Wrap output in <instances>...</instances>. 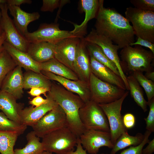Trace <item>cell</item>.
<instances>
[{
  "label": "cell",
  "instance_id": "cell-20",
  "mask_svg": "<svg viewBox=\"0 0 154 154\" xmlns=\"http://www.w3.org/2000/svg\"><path fill=\"white\" fill-rule=\"evenodd\" d=\"M3 46L17 66L27 70L41 73L40 63L35 61L27 52L18 49L6 41L4 43Z\"/></svg>",
  "mask_w": 154,
  "mask_h": 154
},
{
  "label": "cell",
  "instance_id": "cell-19",
  "mask_svg": "<svg viewBox=\"0 0 154 154\" xmlns=\"http://www.w3.org/2000/svg\"><path fill=\"white\" fill-rule=\"evenodd\" d=\"M89 54L91 73L103 81L115 85L123 90H126L124 83L120 76Z\"/></svg>",
  "mask_w": 154,
  "mask_h": 154
},
{
  "label": "cell",
  "instance_id": "cell-11",
  "mask_svg": "<svg viewBox=\"0 0 154 154\" xmlns=\"http://www.w3.org/2000/svg\"><path fill=\"white\" fill-rule=\"evenodd\" d=\"M0 9L1 15L0 25L5 34V41L18 49L27 52L30 43L20 32L9 16L6 2L0 4Z\"/></svg>",
  "mask_w": 154,
  "mask_h": 154
},
{
  "label": "cell",
  "instance_id": "cell-25",
  "mask_svg": "<svg viewBox=\"0 0 154 154\" xmlns=\"http://www.w3.org/2000/svg\"><path fill=\"white\" fill-rule=\"evenodd\" d=\"M40 65L42 70L50 72L72 80H79L74 72L54 58L40 63Z\"/></svg>",
  "mask_w": 154,
  "mask_h": 154
},
{
  "label": "cell",
  "instance_id": "cell-10",
  "mask_svg": "<svg viewBox=\"0 0 154 154\" xmlns=\"http://www.w3.org/2000/svg\"><path fill=\"white\" fill-rule=\"evenodd\" d=\"M31 127L36 135L42 138L52 131L67 127L66 115L62 108L58 105Z\"/></svg>",
  "mask_w": 154,
  "mask_h": 154
},
{
  "label": "cell",
  "instance_id": "cell-32",
  "mask_svg": "<svg viewBox=\"0 0 154 154\" xmlns=\"http://www.w3.org/2000/svg\"><path fill=\"white\" fill-rule=\"evenodd\" d=\"M17 66L13 59L5 49L0 53V89L6 76Z\"/></svg>",
  "mask_w": 154,
  "mask_h": 154
},
{
  "label": "cell",
  "instance_id": "cell-17",
  "mask_svg": "<svg viewBox=\"0 0 154 154\" xmlns=\"http://www.w3.org/2000/svg\"><path fill=\"white\" fill-rule=\"evenodd\" d=\"M48 102L40 106L26 107L23 109L20 114L21 124L27 126H32L38 121L47 113L58 104L49 96Z\"/></svg>",
  "mask_w": 154,
  "mask_h": 154
},
{
  "label": "cell",
  "instance_id": "cell-24",
  "mask_svg": "<svg viewBox=\"0 0 154 154\" xmlns=\"http://www.w3.org/2000/svg\"><path fill=\"white\" fill-rule=\"evenodd\" d=\"M80 10L85 13L84 21L80 25L74 24V29L71 31L73 33L85 31L88 22L90 20L96 18L99 7V0H80Z\"/></svg>",
  "mask_w": 154,
  "mask_h": 154
},
{
  "label": "cell",
  "instance_id": "cell-15",
  "mask_svg": "<svg viewBox=\"0 0 154 154\" xmlns=\"http://www.w3.org/2000/svg\"><path fill=\"white\" fill-rule=\"evenodd\" d=\"M41 72L49 80L58 82L68 90L77 94L84 103L90 100L88 83L79 79L72 80L44 70Z\"/></svg>",
  "mask_w": 154,
  "mask_h": 154
},
{
  "label": "cell",
  "instance_id": "cell-36",
  "mask_svg": "<svg viewBox=\"0 0 154 154\" xmlns=\"http://www.w3.org/2000/svg\"><path fill=\"white\" fill-rule=\"evenodd\" d=\"M69 1L68 0H43L40 11L42 12H52L58 7L62 8Z\"/></svg>",
  "mask_w": 154,
  "mask_h": 154
},
{
  "label": "cell",
  "instance_id": "cell-30",
  "mask_svg": "<svg viewBox=\"0 0 154 154\" xmlns=\"http://www.w3.org/2000/svg\"><path fill=\"white\" fill-rule=\"evenodd\" d=\"M126 78L132 97L144 112H146L147 110L148 102L144 98L140 85L132 75L126 76Z\"/></svg>",
  "mask_w": 154,
  "mask_h": 154
},
{
  "label": "cell",
  "instance_id": "cell-31",
  "mask_svg": "<svg viewBox=\"0 0 154 154\" xmlns=\"http://www.w3.org/2000/svg\"><path fill=\"white\" fill-rule=\"evenodd\" d=\"M18 136L16 133L0 131L1 154H15L14 147Z\"/></svg>",
  "mask_w": 154,
  "mask_h": 154
},
{
  "label": "cell",
  "instance_id": "cell-39",
  "mask_svg": "<svg viewBox=\"0 0 154 154\" xmlns=\"http://www.w3.org/2000/svg\"><path fill=\"white\" fill-rule=\"evenodd\" d=\"M122 120L123 125L127 129L133 128L135 125V118L131 113L125 114L122 116Z\"/></svg>",
  "mask_w": 154,
  "mask_h": 154
},
{
  "label": "cell",
  "instance_id": "cell-9",
  "mask_svg": "<svg viewBox=\"0 0 154 154\" xmlns=\"http://www.w3.org/2000/svg\"><path fill=\"white\" fill-rule=\"evenodd\" d=\"M128 94L129 91H126L123 95L117 100L110 103L98 104L107 118L113 144L122 134L127 131L123 123L121 111L123 102Z\"/></svg>",
  "mask_w": 154,
  "mask_h": 154
},
{
  "label": "cell",
  "instance_id": "cell-33",
  "mask_svg": "<svg viewBox=\"0 0 154 154\" xmlns=\"http://www.w3.org/2000/svg\"><path fill=\"white\" fill-rule=\"evenodd\" d=\"M27 128V126L9 119L3 112H0V131L15 132L19 135Z\"/></svg>",
  "mask_w": 154,
  "mask_h": 154
},
{
  "label": "cell",
  "instance_id": "cell-7",
  "mask_svg": "<svg viewBox=\"0 0 154 154\" xmlns=\"http://www.w3.org/2000/svg\"><path fill=\"white\" fill-rule=\"evenodd\" d=\"M88 84L90 100L98 104L110 103L117 100L123 95L126 91L101 80L92 73Z\"/></svg>",
  "mask_w": 154,
  "mask_h": 154
},
{
  "label": "cell",
  "instance_id": "cell-48",
  "mask_svg": "<svg viewBox=\"0 0 154 154\" xmlns=\"http://www.w3.org/2000/svg\"><path fill=\"white\" fill-rule=\"evenodd\" d=\"M6 2V0H0V5L1 4L5 2ZM1 11H0V21L1 18Z\"/></svg>",
  "mask_w": 154,
  "mask_h": 154
},
{
  "label": "cell",
  "instance_id": "cell-4",
  "mask_svg": "<svg viewBox=\"0 0 154 154\" xmlns=\"http://www.w3.org/2000/svg\"><path fill=\"white\" fill-rule=\"evenodd\" d=\"M78 137L68 127L52 131L42 138L44 151L56 154H66L74 151Z\"/></svg>",
  "mask_w": 154,
  "mask_h": 154
},
{
  "label": "cell",
  "instance_id": "cell-34",
  "mask_svg": "<svg viewBox=\"0 0 154 154\" xmlns=\"http://www.w3.org/2000/svg\"><path fill=\"white\" fill-rule=\"evenodd\" d=\"M132 75L144 89L147 97V102H149L154 98V82L147 78L142 72L135 71Z\"/></svg>",
  "mask_w": 154,
  "mask_h": 154
},
{
  "label": "cell",
  "instance_id": "cell-44",
  "mask_svg": "<svg viewBox=\"0 0 154 154\" xmlns=\"http://www.w3.org/2000/svg\"><path fill=\"white\" fill-rule=\"evenodd\" d=\"M76 149L74 151H72L66 154H87L86 151L84 149L80 141L79 137H78V141L76 146ZM100 154H105L101 153Z\"/></svg>",
  "mask_w": 154,
  "mask_h": 154
},
{
  "label": "cell",
  "instance_id": "cell-40",
  "mask_svg": "<svg viewBox=\"0 0 154 154\" xmlns=\"http://www.w3.org/2000/svg\"><path fill=\"white\" fill-rule=\"evenodd\" d=\"M135 45H139L147 47L149 48L150 51L154 54V43L139 37H137L136 41L131 44L129 46H132Z\"/></svg>",
  "mask_w": 154,
  "mask_h": 154
},
{
  "label": "cell",
  "instance_id": "cell-45",
  "mask_svg": "<svg viewBox=\"0 0 154 154\" xmlns=\"http://www.w3.org/2000/svg\"><path fill=\"white\" fill-rule=\"evenodd\" d=\"M148 145L142 150V154H153L154 152V139L149 141Z\"/></svg>",
  "mask_w": 154,
  "mask_h": 154
},
{
  "label": "cell",
  "instance_id": "cell-51",
  "mask_svg": "<svg viewBox=\"0 0 154 154\" xmlns=\"http://www.w3.org/2000/svg\"><path fill=\"white\" fill-rule=\"evenodd\" d=\"M42 154H43V153Z\"/></svg>",
  "mask_w": 154,
  "mask_h": 154
},
{
  "label": "cell",
  "instance_id": "cell-21",
  "mask_svg": "<svg viewBox=\"0 0 154 154\" xmlns=\"http://www.w3.org/2000/svg\"><path fill=\"white\" fill-rule=\"evenodd\" d=\"M8 10L13 17V21L20 32L24 36L29 32L27 27L31 22L38 20L40 15L38 12L29 13L22 10L20 7L8 5Z\"/></svg>",
  "mask_w": 154,
  "mask_h": 154
},
{
  "label": "cell",
  "instance_id": "cell-43",
  "mask_svg": "<svg viewBox=\"0 0 154 154\" xmlns=\"http://www.w3.org/2000/svg\"><path fill=\"white\" fill-rule=\"evenodd\" d=\"M6 3L8 5H14L20 7L23 4H31L32 3L31 0H7Z\"/></svg>",
  "mask_w": 154,
  "mask_h": 154
},
{
  "label": "cell",
  "instance_id": "cell-46",
  "mask_svg": "<svg viewBox=\"0 0 154 154\" xmlns=\"http://www.w3.org/2000/svg\"><path fill=\"white\" fill-rule=\"evenodd\" d=\"M5 35L4 31L0 36V53L4 49L3 44L5 40Z\"/></svg>",
  "mask_w": 154,
  "mask_h": 154
},
{
  "label": "cell",
  "instance_id": "cell-18",
  "mask_svg": "<svg viewBox=\"0 0 154 154\" xmlns=\"http://www.w3.org/2000/svg\"><path fill=\"white\" fill-rule=\"evenodd\" d=\"M23 86L24 76L22 68L17 66L6 76L0 90L10 94L17 100L22 97Z\"/></svg>",
  "mask_w": 154,
  "mask_h": 154
},
{
  "label": "cell",
  "instance_id": "cell-28",
  "mask_svg": "<svg viewBox=\"0 0 154 154\" xmlns=\"http://www.w3.org/2000/svg\"><path fill=\"white\" fill-rule=\"evenodd\" d=\"M27 144L22 148L14 150L15 154H42L44 148L40 138L37 136L33 131L28 133L26 136Z\"/></svg>",
  "mask_w": 154,
  "mask_h": 154
},
{
  "label": "cell",
  "instance_id": "cell-12",
  "mask_svg": "<svg viewBox=\"0 0 154 154\" xmlns=\"http://www.w3.org/2000/svg\"><path fill=\"white\" fill-rule=\"evenodd\" d=\"M86 42L97 44L99 46L109 58L116 66L120 77L125 85L128 84L126 76L123 72L120 64V59L118 54L119 49L118 46L106 37L98 33L95 29H92L89 34L83 38Z\"/></svg>",
  "mask_w": 154,
  "mask_h": 154
},
{
  "label": "cell",
  "instance_id": "cell-41",
  "mask_svg": "<svg viewBox=\"0 0 154 154\" xmlns=\"http://www.w3.org/2000/svg\"><path fill=\"white\" fill-rule=\"evenodd\" d=\"M46 98V99H44L40 96H36L29 101V103L33 106H35V107H37L40 106L48 102L49 98L47 95Z\"/></svg>",
  "mask_w": 154,
  "mask_h": 154
},
{
  "label": "cell",
  "instance_id": "cell-42",
  "mask_svg": "<svg viewBox=\"0 0 154 154\" xmlns=\"http://www.w3.org/2000/svg\"><path fill=\"white\" fill-rule=\"evenodd\" d=\"M49 91L47 89L39 87H35L31 89L28 92V93L30 95L33 96H40L41 94H43L46 97V93Z\"/></svg>",
  "mask_w": 154,
  "mask_h": 154
},
{
  "label": "cell",
  "instance_id": "cell-5",
  "mask_svg": "<svg viewBox=\"0 0 154 154\" xmlns=\"http://www.w3.org/2000/svg\"><path fill=\"white\" fill-rule=\"evenodd\" d=\"M125 13V18L132 24L135 35L154 43V11L129 7Z\"/></svg>",
  "mask_w": 154,
  "mask_h": 154
},
{
  "label": "cell",
  "instance_id": "cell-3",
  "mask_svg": "<svg viewBox=\"0 0 154 154\" xmlns=\"http://www.w3.org/2000/svg\"><path fill=\"white\" fill-rule=\"evenodd\" d=\"M120 54V64L125 74L129 75L137 71L154 70V54L140 45L127 46L122 48Z\"/></svg>",
  "mask_w": 154,
  "mask_h": 154
},
{
  "label": "cell",
  "instance_id": "cell-50",
  "mask_svg": "<svg viewBox=\"0 0 154 154\" xmlns=\"http://www.w3.org/2000/svg\"><path fill=\"white\" fill-rule=\"evenodd\" d=\"M43 154H53L52 153H50L47 151H44L43 152Z\"/></svg>",
  "mask_w": 154,
  "mask_h": 154
},
{
  "label": "cell",
  "instance_id": "cell-29",
  "mask_svg": "<svg viewBox=\"0 0 154 154\" xmlns=\"http://www.w3.org/2000/svg\"><path fill=\"white\" fill-rule=\"evenodd\" d=\"M85 42L89 54L98 62L108 67L116 74L120 76L116 65L107 56L99 46L94 43Z\"/></svg>",
  "mask_w": 154,
  "mask_h": 154
},
{
  "label": "cell",
  "instance_id": "cell-23",
  "mask_svg": "<svg viewBox=\"0 0 154 154\" xmlns=\"http://www.w3.org/2000/svg\"><path fill=\"white\" fill-rule=\"evenodd\" d=\"M16 100L10 94L0 90V110L9 119L21 123L20 114L23 108Z\"/></svg>",
  "mask_w": 154,
  "mask_h": 154
},
{
  "label": "cell",
  "instance_id": "cell-26",
  "mask_svg": "<svg viewBox=\"0 0 154 154\" xmlns=\"http://www.w3.org/2000/svg\"><path fill=\"white\" fill-rule=\"evenodd\" d=\"M23 76L24 89L39 87L50 90L52 84L50 80L41 73H38L29 70Z\"/></svg>",
  "mask_w": 154,
  "mask_h": 154
},
{
  "label": "cell",
  "instance_id": "cell-27",
  "mask_svg": "<svg viewBox=\"0 0 154 154\" xmlns=\"http://www.w3.org/2000/svg\"><path fill=\"white\" fill-rule=\"evenodd\" d=\"M144 135L138 133L135 136L129 135L127 131L122 134L114 144L110 154H116L119 151L129 146H137L143 141Z\"/></svg>",
  "mask_w": 154,
  "mask_h": 154
},
{
  "label": "cell",
  "instance_id": "cell-14",
  "mask_svg": "<svg viewBox=\"0 0 154 154\" xmlns=\"http://www.w3.org/2000/svg\"><path fill=\"white\" fill-rule=\"evenodd\" d=\"M82 38L79 36L67 38L56 44L54 58L73 71L77 48Z\"/></svg>",
  "mask_w": 154,
  "mask_h": 154
},
{
  "label": "cell",
  "instance_id": "cell-2",
  "mask_svg": "<svg viewBox=\"0 0 154 154\" xmlns=\"http://www.w3.org/2000/svg\"><path fill=\"white\" fill-rule=\"evenodd\" d=\"M49 96L63 110L66 116L67 127L77 137L85 129L80 120L79 112L84 103L78 96L60 85L52 84L48 92Z\"/></svg>",
  "mask_w": 154,
  "mask_h": 154
},
{
  "label": "cell",
  "instance_id": "cell-13",
  "mask_svg": "<svg viewBox=\"0 0 154 154\" xmlns=\"http://www.w3.org/2000/svg\"><path fill=\"white\" fill-rule=\"evenodd\" d=\"M79 138L83 148L90 154H97L102 147L112 149L114 145L110 132L85 129Z\"/></svg>",
  "mask_w": 154,
  "mask_h": 154
},
{
  "label": "cell",
  "instance_id": "cell-22",
  "mask_svg": "<svg viewBox=\"0 0 154 154\" xmlns=\"http://www.w3.org/2000/svg\"><path fill=\"white\" fill-rule=\"evenodd\" d=\"M56 46L46 42L31 43L27 52L35 61L42 63L54 58Z\"/></svg>",
  "mask_w": 154,
  "mask_h": 154
},
{
  "label": "cell",
  "instance_id": "cell-8",
  "mask_svg": "<svg viewBox=\"0 0 154 154\" xmlns=\"http://www.w3.org/2000/svg\"><path fill=\"white\" fill-rule=\"evenodd\" d=\"M81 122L85 129H92L110 132L108 122L99 105L90 100L84 103L79 112Z\"/></svg>",
  "mask_w": 154,
  "mask_h": 154
},
{
  "label": "cell",
  "instance_id": "cell-35",
  "mask_svg": "<svg viewBox=\"0 0 154 154\" xmlns=\"http://www.w3.org/2000/svg\"><path fill=\"white\" fill-rule=\"evenodd\" d=\"M151 133V132L146 130L144 134L143 139L140 144L137 146H130L119 154H142V149L145 145L149 141V138Z\"/></svg>",
  "mask_w": 154,
  "mask_h": 154
},
{
  "label": "cell",
  "instance_id": "cell-6",
  "mask_svg": "<svg viewBox=\"0 0 154 154\" xmlns=\"http://www.w3.org/2000/svg\"><path fill=\"white\" fill-rule=\"evenodd\" d=\"M85 34L83 32L73 33L61 30L59 24L55 23L42 24L37 30L33 32H28L24 36L30 43L46 42L56 44L64 39L83 36Z\"/></svg>",
  "mask_w": 154,
  "mask_h": 154
},
{
  "label": "cell",
  "instance_id": "cell-38",
  "mask_svg": "<svg viewBox=\"0 0 154 154\" xmlns=\"http://www.w3.org/2000/svg\"><path fill=\"white\" fill-rule=\"evenodd\" d=\"M130 2L137 9L154 11V0H131Z\"/></svg>",
  "mask_w": 154,
  "mask_h": 154
},
{
  "label": "cell",
  "instance_id": "cell-49",
  "mask_svg": "<svg viewBox=\"0 0 154 154\" xmlns=\"http://www.w3.org/2000/svg\"><path fill=\"white\" fill-rule=\"evenodd\" d=\"M3 32V31L0 25V36L2 35Z\"/></svg>",
  "mask_w": 154,
  "mask_h": 154
},
{
  "label": "cell",
  "instance_id": "cell-16",
  "mask_svg": "<svg viewBox=\"0 0 154 154\" xmlns=\"http://www.w3.org/2000/svg\"><path fill=\"white\" fill-rule=\"evenodd\" d=\"M82 38L78 45L73 63V71L79 79L88 83L91 73L89 56Z\"/></svg>",
  "mask_w": 154,
  "mask_h": 154
},
{
  "label": "cell",
  "instance_id": "cell-1",
  "mask_svg": "<svg viewBox=\"0 0 154 154\" xmlns=\"http://www.w3.org/2000/svg\"><path fill=\"white\" fill-rule=\"evenodd\" d=\"M104 1L99 0L95 30L123 48L135 42V32L130 23L114 9L105 8Z\"/></svg>",
  "mask_w": 154,
  "mask_h": 154
},
{
  "label": "cell",
  "instance_id": "cell-47",
  "mask_svg": "<svg viewBox=\"0 0 154 154\" xmlns=\"http://www.w3.org/2000/svg\"><path fill=\"white\" fill-rule=\"evenodd\" d=\"M144 76L148 79L154 81V70L146 72Z\"/></svg>",
  "mask_w": 154,
  "mask_h": 154
},
{
  "label": "cell",
  "instance_id": "cell-37",
  "mask_svg": "<svg viewBox=\"0 0 154 154\" xmlns=\"http://www.w3.org/2000/svg\"><path fill=\"white\" fill-rule=\"evenodd\" d=\"M149 110L147 117L144 118L146 124V129L152 132H154V98L149 102L148 105Z\"/></svg>",
  "mask_w": 154,
  "mask_h": 154
}]
</instances>
